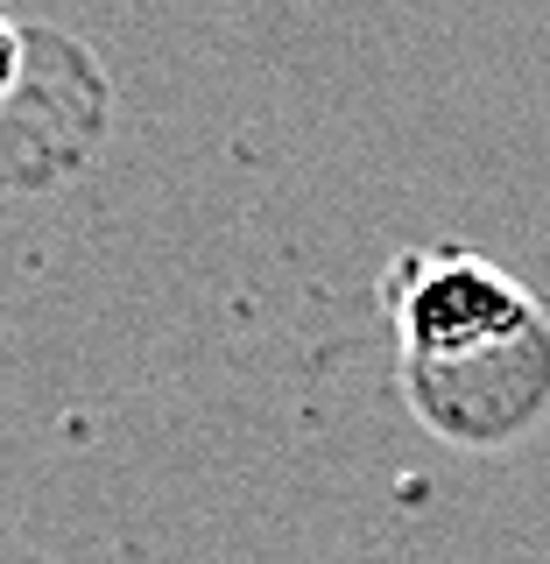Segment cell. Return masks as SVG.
<instances>
[{"label": "cell", "mask_w": 550, "mask_h": 564, "mask_svg": "<svg viewBox=\"0 0 550 564\" xmlns=\"http://www.w3.org/2000/svg\"><path fill=\"white\" fill-rule=\"evenodd\" d=\"M402 395L459 452H508L550 416V304L473 247H417L388 269Z\"/></svg>", "instance_id": "cell-1"}]
</instances>
